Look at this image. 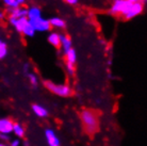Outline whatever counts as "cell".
Returning <instances> with one entry per match:
<instances>
[{
	"instance_id": "13",
	"label": "cell",
	"mask_w": 147,
	"mask_h": 146,
	"mask_svg": "<svg viewBox=\"0 0 147 146\" xmlns=\"http://www.w3.org/2000/svg\"><path fill=\"white\" fill-rule=\"evenodd\" d=\"M47 41L49 44L55 48H60L61 46V39H60L59 32H50L47 37Z\"/></svg>"
},
{
	"instance_id": "7",
	"label": "cell",
	"mask_w": 147,
	"mask_h": 146,
	"mask_svg": "<svg viewBox=\"0 0 147 146\" xmlns=\"http://www.w3.org/2000/svg\"><path fill=\"white\" fill-rule=\"evenodd\" d=\"M14 123L15 122L10 117H0V133L11 135Z\"/></svg>"
},
{
	"instance_id": "27",
	"label": "cell",
	"mask_w": 147,
	"mask_h": 146,
	"mask_svg": "<svg viewBox=\"0 0 147 146\" xmlns=\"http://www.w3.org/2000/svg\"><path fill=\"white\" fill-rule=\"evenodd\" d=\"M131 3H136V2H141V0H128Z\"/></svg>"
},
{
	"instance_id": "12",
	"label": "cell",
	"mask_w": 147,
	"mask_h": 146,
	"mask_svg": "<svg viewBox=\"0 0 147 146\" xmlns=\"http://www.w3.org/2000/svg\"><path fill=\"white\" fill-rule=\"evenodd\" d=\"M49 24H50V27L55 28V29H64L66 27L65 20L61 18V17H58V16L51 17V18L49 19Z\"/></svg>"
},
{
	"instance_id": "20",
	"label": "cell",
	"mask_w": 147,
	"mask_h": 146,
	"mask_svg": "<svg viewBox=\"0 0 147 146\" xmlns=\"http://www.w3.org/2000/svg\"><path fill=\"white\" fill-rule=\"evenodd\" d=\"M65 70H66L67 74H68L69 76H74V75H75V72H76V67H75V65L65 63Z\"/></svg>"
},
{
	"instance_id": "19",
	"label": "cell",
	"mask_w": 147,
	"mask_h": 146,
	"mask_svg": "<svg viewBox=\"0 0 147 146\" xmlns=\"http://www.w3.org/2000/svg\"><path fill=\"white\" fill-rule=\"evenodd\" d=\"M4 4L9 7V10H14L16 7H20V4L17 2V0H2Z\"/></svg>"
},
{
	"instance_id": "26",
	"label": "cell",
	"mask_w": 147,
	"mask_h": 146,
	"mask_svg": "<svg viewBox=\"0 0 147 146\" xmlns=\"http://www.w3.org/2000/svg\"><path fill=\"white\" fill-rule=\"evenodd\" d=\"M4 16H5V14H4L3 12H0V20H2L4 18Z\"/></svg>"
},
{
	"instance_id": "16",
	"label": "cell",
	"mask_w": 147,
	"mask_h": 146,
	"mask_svg": "<svg viewBox=\"0 0 147 146\" xmlns=\"http://www.w3.org/2000/svg\"><path fill=\"white\" fill-rule=\"evenodd\" d=\"M42 16V11L38 7H31L30 9H28V13H27V18L28 20L34 19L36 17Z\"/></svg>"
},
{
	"instance_id": "28",
	"label": "cell",
	"mask_w": 147,
	"mask_h": 146,
	"mask_svg": "<svg viewBox=\"0 0 147 146\" xmlns=\"http://www.w3.org/2000/svg\"><path fill=\"white\" fill-rule=\"evenodd\" d=\"M25 1H26V0H17V2H18L20 5H22V3H25Z\"/></svg>"
},
{
	"instance_id": "14",
	"label": "cell",
	"mask_w": 147,
	"mask_h": 146,
	"mask_svg": "<svg viewBox=\"0 0 147 146\" xmlns=\"http://www.w3.org/2000/svg\"><path fill=\"white\" fill-rule=\"evenodd\" d=\"M11 11V17H14V18H22V17H27V13H28V9L24 7H18L14 9V10H10Z\"/></svg>"
},
{
	"instance_id": "24",
	"label": "cell",
	"mask_w": 147,
	"mask_h": 146,
	"mask_svg": "<svg viewBox=\"0 0 147 146\" xmlns=\"http://www.w3.org/2000/svg\"><path fill=\"white\" fill-rule=\"evenodd\" d=\"M65 2H67L68 4H70V5H75V4L78 3V0H64Z\"/></svg>"
},
{
	"instance_id": "4",
	"label": "cell",
	"mask_w": 147,
	"mask_h": 146,
	"mask_svg": "<svg viewBox=\"0 0 147 146\" xmlns=\"http://www.w3.org/2000/svg\"><path fill=\"white\" fill-rule=\"evenodd\" d=\"M131 5H132V3L128 0H114L110 10H109V13L111 15H114V16L124 17L130 10Z\"/></svg>"
},
{
	"instance_id": "18",
	"label": "cell",
	"mask_w": 147,
	"mask_h": 146,
	"mask_svg": "<svg viewBox=\"0 0 147 146\" xmlns=\"http://www.w3.org/2000/svg\"><path fill=\"white\" fill-rule=\"evenodd\" d=\"M7 55V45L3 41L0 40V60L4 59Z\"/></svg>"
},
{
	"instance_id": "11",
	"label": "cell",
	"mask_w": 147,
	"mask_h": 146,
	"mask_svg": "<svg viewBox=\"0 0 147 146\" xmlns=\"http://www.w3.org/2000/svg\"><path fill=\"white\" fill-rule=\"evenodd\" d=\"M12 133L15 135V138L17 139H24L26 135V128L24 127L20 123H14Z\"/></svg>"
},
{
	"instance_id": "8",
	"label": "cell",
	"mask_w": 147,
	"mask_h": 146,
	"mask_svg": "<svg viewBox=\"0 0 147 146\" xmlns=\"http://www.w3.org/2000/svg\"><path fill=\"white\" fill-rule=\"evenodd\" d=\"M144 11V4L142 2H136V3H132L130 10L128 11V13L123 17L126 20H130V19L134 18L136 16H139L143 13Z\"/></svg>"
},
{
	"instance_id": "29",
	"label": "cell",
	"mask_w": 147,
	"mask_h": 146,
	"mask_svg": "<svg viewBox=\"0 0 147 146\" xmlns=\"http://www.w3.org/2000/svg\"><path fill=\"white\" fill-rule=\"evenodd\" d=\"M0 146H9L7 143H3V142H0Z\"/></svg>"
},
{
	"instance_id": "25",
	"label": "cell",
	"mask_w": 147,
	"mask_h": 146,
	"mask_svg": "<svg viewBox=\"0 0 147 146\" xmlns=\"http://www.w3.org/2000/svg\"><path fill=\"white\" fill-rule=\"evenodd\" d=\"M22 145L24 146H30V142L26 140V141H24V142H22Z\"/></svg>"
},
{
	"instance_id": "1",
	"label": "cell",
	"mask_w": 147,
	"mask_h": 146,
	"mask_svg": "<svg viewBox=\"0 0 147 146\" xmlns=\"http://www.w3.org/2000/svg\"><path fill=\"white\" fill-rule=\"evenodd\" d=\"M79 116L82 127L88 135H93L99 130V116L96 111L91 109H83L80 112Z\"/></svg>"
},
{
	"instance_id": "3",
	"label": "cell",
	"mask_w": 147,
	"mask_h": 146,
	"mask_svg": "<svg viewBox=\"0 0 147 146\" xmlns=\"http://www.w3.org/2000/svg\"><path fill=\"white\" fill-rule=\"evenodd\" d=\"M9 22H10V25L14 27L17 32L24 34L25 36L33 37L35 35V33H36L27 17H22V18L17 19L10 16L9 17Z\"/></svg>"
},
{
	"instance_id": "2",
	"label": "cell",
	"mask_w": 147,
	"mask_h": 146,
	"mask_svg": "<svg viewBox=\"0 0 147 146\" xmlns=\"http://www.w3.org/2000/svg\"><path fill=\"white\" fill-rule=\"evenodd\" d=\"M44 87L49 92H51L52 94L59 96V97H63V98L70 97L74 93L71 87L67 83H55L51 80H45Z\"/></svg>"
},
{
	"instance_id": "9",
	"label": "cell",
	"mask_w": 147,
	"mask_h": 146,
	"mask_svg": "<svg viewBox=\"0 0 147 146\" xmlns=\"http://www.w3.org/2000/svg\"><path fill=\"white\" fill-rule=\"evenodd\" d=\"M31 110H32L34 115L38 118H46L49 115V111L40 103H33L31 106Z\"/></svg>"
},
{
	"instance_id": "30",
	"label": "cell",
	"mask_w": 147,
	"mask_h": 146,
	"mask_svg": "<svg viewBox=\"0 0 147 146\" xmlns=\"http://www.w3.org/2000/svg\"><path fill=\"white\" fill-rule=\"evenodd\" d=\"M146 1H147V0H141V2H142V3H143V4L146 3Z\"/></svg>"
},
{
	"instance_id": "21",
	"label": "cell",
	"mask_w": 147,
	"mask_h": 146,
	"mask_svg": "<svg viewBox=\"0 0 147 146\" xmlns=\"http://www.w3.org/2000/svg\"><path fill=\"white\" fill-rule=\"evenodd\" d=\"M9 146H20L22 145V141L20 139H17V138H14V139H11L10 142L7 143Z\"/></svg>"
},
{
	"instance_id": "22",
	"label": "cell",
	"mask_w": 147,
	"mask_h": 146,
	"mask_svg": "<svg viewBox=\"0 0 147 146\" xmlns=\"http://www.w3.org/2000/svg\"><path fill=\"white\" fill-rule=\"evenodd\" d=\"M11 135H1L0 133V142H3V143H9L10 140H11Z\"/></svg>"
},
{
	"instance_id": "10",
	"label": "cell",
	"mask_w": 147,
	"mask_h": 146,
	"mask_svg": "<svg viewBox=\"0 0 147 146\" xmlns=\"http://www.w3.org/2000/svg\"><path fill=\"white\" fill-rule=\"evenodd\" d=\"M60 39H61V46L60 48L62 49L63 53H65L67 50H69L70 48H73V42L67 34H61L60 33Z\"/></svg>"
},
{
	"instance_id": "23",
	"label": "cell",
	"mask_w": 147,
	"mask_h": 146,
	"mask_svg": "<svg viewBox=\"0 0 147 146\" xmlns=\"http://www.w3.org/2000/svg\"><path fill=\"white\" fill-rule=\"evenodd\" d=\"M22 70H24V73H25V75H27V74L29 73V72H31V70H30V65L28 64V63H26V64L24 65Z\"/></svg>"
},
{
	"instance_id": "6",
	"label": "cell",
	"mask_w": 147,
	"mask_h": 146,
	"mask_svg": "<svg viewBox=\"0 0 147 146\" xmlns=\"http://www.w3.org/2000/svg\"><path fill=\"white\" fill-rule=\"evenodd\" d=\"M44 135L48 146H62L59 135L52 128H46L44 131Z\"/></svg>"
},
{
	"instance_id": "15",
	"label": "cell",
	"mask_w": 147,
	"mask_h": 146,
	"mask_svg": "<svg viewBox=\"0 0 147 146\" xmlns=\"http://www.w3.org/2000/svg\"><path fill=\"white\" fill-rule=\"evenodd\" d=\"M64 55H65V61H66L67 64H71V65L76 64V62H77V51L74 48H70L69 50H67L64 53Z\"/></svg>"
},
{
	"instance_id": "17",
	"label": "cell",
	"mask_w": 147,
	"mask_h": 146,
	"mask_svg": "<svg viewBox=\"0 0 147 146\" xmlns=\"http://www.w3.org/2000/svg\"><path fill=\"white\" fill-rule=\"evenodd\" d=\"M28 80H29V83L32 88L36 89L38 87V83H40V80H38V77H37L36 74H34L33 72H29V73L26 75Z\"/></svg>"
},
{
	"instance_id": "5",
	"label": "cell",
	"mask_w": 147,
	"mask_h": 146,
	"mask_svg": "<svg viewBox=\"0 0 147 146\" xmlns=\"http://www.w3.org/2000/svg\"><path fill=\"white\" fill-rule=\"evenodd\" d=\"M29 22L33 27L35 32H47L49 30H51V27H50V24H49V19L44 18L43 16L31 19V20H29Z\"/></svg>"
}]
</instances>
